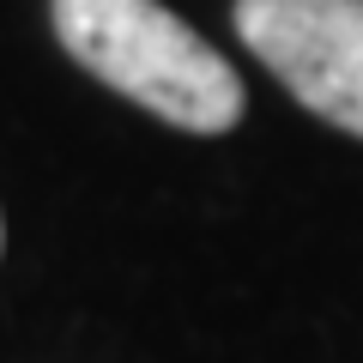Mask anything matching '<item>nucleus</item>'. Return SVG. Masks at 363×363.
I'll return each mask as SVG.
<instances>
[{"label": "nucleus", "instance_id": "f257e3e1", "mask_svg": "<svg viewBox=\"0 0 363 363\" xmlns=\"http://www.w3.org/2000/svg\"><path fill=\"white\" fill-rule=\"evenodd\" d=\"M61 49L182 133H230L248 109L236 67L157 0H49Z\"/></svg>", "mask_w": 363, "mask_h": 363}, {"label": "nucleus", "instance_id": "f03ea898", "mask_svg": "<svg viewBox=\"0 0 363 363\" xmlns=\"http://www.w3.org/2000/svg\"><path fill=\"white\" fill-rule=\"evenodd\" d=\"M236 37L303 109L363 140V0H236Z\"/></svg>", "mask_w": 363, "mask_h": 363}, {"label": "nucleus", "instance_id": "7ed1b4c3", "mask_svg": "<svg viewBox=\"0 0 363 363\" xmlns=\"http://www.w3.org/2000/svg\"><path fill=\"white\" fill-rule=\"evenodd\" d=\"M0 242H6V224H0Z\"/></svg>", "mask_w": 363, "mask_h": 363}]
</instances>
